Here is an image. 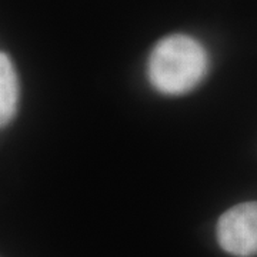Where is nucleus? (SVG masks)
I'll return each instance as SVG.
<instances>
[{
	"label": "nucleus",
	"mask_w": 257,
	"mask_h": 257,
	"mask_svg": "<svg viewBox=\"0 0 257 257\" xmlns=\"http://www.w3.org/2000/svg\"><path fill=\"white\" fill-rule=\"evenodd\" d=\"M19 104V79L6 53L0 55V123L6 127L15 119Z\"/></svg>",
	"instance_id": "3"
},
{
	"label": "nucleus",
	"mask_w": 257,
	"mask_h": 257,
	"mask_svg": "<svg viewBox=\"0 0 257 257\" xmlns=\"http://www.w3.org/2000/svg\"><path fill=\"white\" fill-rule=\"evenodd\" d=\"M216 236L220 247L231 256H257V202L240 203L224 211Z\"/></svg>",
	"instance_id": "2"
},
{
	"label": "nucleus",
	"mask_w": 257,
	"mask_h": 257,
	"mask_svg": "<svg viewBox=\"0 0 257 257\" xmlns=\"http://www.w3.org/2000/svg\"><path fill=\"white\" fill-rule=\"evenodd\" d=\"M209 55L187 35H170L157 42L149 56L147 77L157 92L182 96L194 90L209 73Z\"/></svg>",
	"instance_id": "1"
}]
</instances>
